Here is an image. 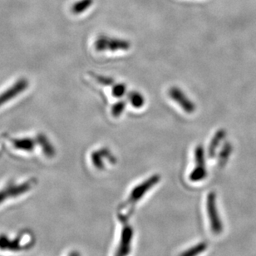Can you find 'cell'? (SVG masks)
I'll return each instance as SVG.
<instances>
[{"label": "cell", "mask_w": 256, "mask_h": 256, "mask_svg": "<svg viewBox=\"0 0 256 256\" xmlns=\"http://www.w3.org/2000/svg\"><path fill=\"white\" fill-rule=\"evenodd\" d=\"M126 104L125 101H120L114 104L112 108V115L114 118H119L126 109Z\"/></svg>", "instance_id": "obj_13"}, {"label": "cell", "mask_w": 256, "mask_h": 256, "mask_svg": "<svg viewBox=\"0 0 256 256\" xmlns=\"http://www.w3.org/2000/svg\"><path fill=\"white\" fill-rule=\"evenodd\" d=\"M168 94L170 98L176 102L186 114H193L196 111V105L178 86H172Z\"/></svg>", "instance_id": "obj_5"}, {"label": "cell", "mask_w": 256, "mask_h": 256, "mask_svg": "<svg viewBox=\"0 0 256 256\" xmlns=\"http://www.w3.org/2000/svg\"><path fill=\"white\" fill-rule=\"evenodd\" d=\"M194 162H196V166L190 172L189 178L193 182H197L204 180L207 176L203 146L198 145L194 149Z\"/></svg>", "instance_id": "obj_3"}, {"label": "cell", "mask_w": 256, "mask_h": 256, "mask_svg": "<svg viewBox=\"0 0 256 256\" xmlns=\"http://www.w3.org/2000/svg\"><path fill=\"white\" fill-rule=\"evenodd\" d=\"M92 4H94V0H79L78 2H75L72 5V11L76 14H79L88 10Z\"/></svg>", "instance_id": "obj_10"}, {"label": "cell", "mask_w": 256, "mask_h": 256, "mask_svg": "<svg viewBox=\"0 0 256 256\" xmlns=\"http://www.w3.org/2000/svg\"><path fill=\"white\" fill-rule=\"evenodd\" d=\"M128 100L132 104V106H134L135 108H142L145 104L144 96L138 92H130V94H128Z\"/></svg>", "instance_id": "obj_9"}, {"label": "cell", "mask_w": 256, "mask_h": 256, "mask_svg": "<svg viewBox=\"0 0 256 256\" xmlns=\"http://www.w3.org/2000/svg\"><path fill=\"white\" fill-rule=\"evenodd\" d=\"M126 86L124 84H118L114 85L112 88V96H115L116 98H120L122 96H124L126 94Z\"/></svg>", "instance_id": "obj_14"}, {"label": "cell", "mask_w": 256, "mask_h": 256, "mask_svg": "<svg viewBox=\"0 0 256 256\" xmlns=\"http://www.w3.org/2000/svg\"><path fill=\"white\" fill-rule=\"evenodd\" d=\"M207 249V244L206 242H202L197 244L196 246L188 249L185 252H183L182 254L180 256H198L202 254Z\"/></svg>", "instance_id": "obj_11"}, {"label": "cell", "mask_w": 256, "mask_h": 256, "mask_svg": "<svg viewBox=\"0 0 256 256\" xmlns=\"http://www.w3.org/2000/svg\"><path fill=\"white\" fill-rule=\"evenodd\" d=\"M206 206L212 232L214 234H220L223 232V224L217 210L216 194L214 192H210L207 196Z\"/></svg>", "instance_id": "obj_2"}, {"label": "cell", "mask_w": 256, "mask_h": 256, "mask_svg": "<svg viewBox=\"0 0 256 256\" xmlns=\"http://www.w3.org/2000/svg\"><path fill=\"white\" fill-rule=\"evenodd\" d=\"M133 230L132 227L125 226L122 232L121 240L118 249L115 256H128L130 252V246L132 242Z\"/></svg>", "instance_id": "obj_6"}, {"label": "cell", "mask_w": 256, "mask_h": 256, "mask_svg": "<svg viewBox=\"0 0 256 256\" xmlns=\"http://www.w3.org/2000/svg\"><path fill=\"white\" fill-rule=\"evenodd\" d=\"M26 86L27 84L25 81H20V82L15 84L14 86H12L11 88L7 90L4 94L0 96V105L5 104L8 99L12 98L18 94H20V92H22L26 88Z\"/></svg>", "instance_id": "obj_8"}, {"label": "cell", "mask_w": 256, "mask_h": 256, "mask_svg": "<svg viewBox=\"0 0 256 256\" xmlns=\"http://www.w3.org/2000/svg\"><path fill=\"white\" fill-rule=\"evenodd\" d=\"M232 152V146L230 143H224L222 150L219 154V164L220 166H223L227 162V160L230 156V154Z\"/></svg>", "instance_id": "obj_12"}, {"label": "cell", "mask_w": 256, "mask_h": 256, "mask_svg": "<svg viewBox=\"0 0 256 256\" xmlns=\"http://www.w3.org/2000/svg\"><path fill=\"white\" fill-rule=\"evenodd\" d=\"M94 46L98 52H105V51L118 52V51H128L130 50V44L126 40L108 37L106 35H100L96 38Z\"/></svg>", "instance_id": "obj_1"}, {"label": "cell", "mask_w": 256, "mask_h": 256, "mask_svg": "<svg viewBox=\"0 0 256 256\" xmlns=\"http://www.w3.org/2000/svg\"><path fill=\"white\" fill-rule=\"evenodd\" d=\"M160 180V176L153 175L152 176L146 179L145 182L140 183V185L136 186L130 193V197L128 198L125 206H132L133 204H136L148 190H150L154 186L156 185Z\"/></svg>", "instance_id": "obj_4"}, {"label": "cell", "mask_w": 256, "mask_h": 256, "mask_svg": "<svg viewBox=\"0 0 256 256\" xmlns=\"http://www.w3.org/2000/svg\"><path fill=\"white\" fill-rule=\"evenodd\" d=\"M94 76L99 84L105 85V86H111L114 84V79L108 78V76H100V75H96V74H94Z\"/></svg>", "instance_id": "obj_15"}, {"label": "cell", "mask_w": 256, "mask_h": 256, "mask_svg": "<svg viewBox=\"0 0 256 256\" xmlns=\"http://www.w3.org/2000/svg\"><path fill=\"white\" fill-rule=\"evenodd\" d=\"M72 256H79L78 253H74V254H72Z\"/></svg>", "instance_id": "obj_16"}, {"label": "cell", "mask_w": 256, "mask_h": 256, "mask_svg": "<svg viewBox=\"0 0 256 256\" xmlns=\"http://www.w3.org/2000/svg\"><path fill=\"white\" fill-rule=\"evenodd\" d=\"M226 136V132L224 129L217 130L216 133L214 134L210 143L209 149H208V155L210 158H213L216 156V149L219 146L220 144L222 143V140H224Z\"/></svg>", "instance_id": "obj_7"}]
</instances>
